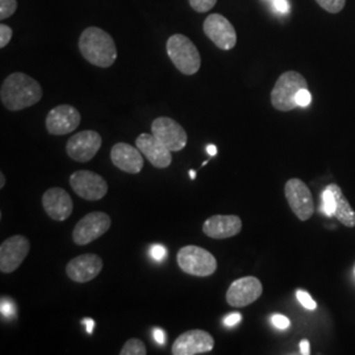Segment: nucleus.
<instances>
[{
  "instance_id": "37",
  "label": "nucleus",
  "mask_w": 355,
  "mask_h": 355,
  "mask_svg": "<svg viewBox=\"0 0 355 355\" xmlns=\"http://www.w3.org/2000/svg\"><path fill=\"white\" fill-rule=\"evenodd\" d=\"M82 324H83V325H86V330H87V333L92 334L94 328H95V321H94L92 318H83V320H82Z\"/></svg>"
},
{
  "instance_id": "4",
  "label": "nucleus",
  "mask_w": 355,
  "mask_h": 355,
  "mask_svg": "<svg viewBox=\"0 0 355 355\" xmlns=\"http://www.w3.org/2000/svg\"><path fill=\"white\" fill-rule=\"evenodd\" d=\"M308 89L304 76L297 71H286L278 78L271 91V104L280 112H290L297 108L296 95L300 89Z\"/></svg>"
},
{
  "instance_id": "17",
  "label": "nucleus",
  "mask_w": 355,
  "mask_h": 355,
  "mask_svg": "<svg viewBox=\"0 0 355 355\" xmlns=\"http://www.w3.org/2000/svg\"><path fill=\"white\" fill-rule=\"evenodd\" d=\"M42 207L45 214L54 221L67 220L74 209L73 199L64 189L53 187L45 191L42 195Z\"/></svg>"
},
{
  "instance_id": "25",
  "label": "nucleus",
  "mask_w": 355,
  "mask_h": 355,
  "mask_svg": "<svg viewBox=\"0 0 355 355\" xmlns=\"http://www.w3.org/2000/svg\"><path fill=\"white\" fill-rule=\"evenodd\" d=\"M17 10V0H0V20L11 17Z\"/></svg>"
},
{
  "instance_id": "29",
  "label": "nucleus",
  "mask_w": 355,
  "mask_h": 355,
  "mask_svg": "<svg viewBox=\"0 0 355 355\" xmlns=\"http://www.w3.org/2000/svg\"><path fill=\"white\" fill-rule=\"evenodd\" d=\"M12 35L13 31L11 26H8L4 23L0 24V48L1 49H4L10 44Z\"/></svg>"
},
{
  "instance_id": "7",
  "label": "nucleus",
  "mask_w": 355,
  "mask_h": 355,
  "mask_svg": "<svg viewBox=\"0 0 355 355\" xmlns=\"http://www.w3.org/2000/svg\"><path fill=\"white\" fill-rule=\"evenodd\" d=\"M70 186L78 196L89 202H98L108 192L107 180L89 170H78L70 177Z\"/></svg>"
},
{
  "instance_id": "32",
  "label": "nucleus",
  "mask_w": 355,
  "mask_h": 355,
  "mask_svg": "<svg viewBox=\"0 0 355 355\" xmlns=\"http://www.w3.org/2000/svg\"><path fill=\"white\" fill-rule=\"evenodd\" d=\"M150 254H152L153 259H155L157 262H161L165 259L166 252L165 246L162 245H154L150 249Z\"/></svg>"
},
{
  "instance_id": "27",
  "label": "nucleus",
  "mask_w": 355,
  "mask_h": 355,
  "mask_svg": "<svg viewBox=\"0 0 355 355\" xmlns=\"http://www.w3.org/2000/svg\"><path fill=\"white\" fill-rule=\"evenodd\" d=\"M296 297H297L299 303L303 305L305 309H308V311H315V309L318 308L316 302L312 299V296H311V295H309L306 291L297 290V291H296Z\"/></svg>"
},
{
  "instance_id": "36",
  "label": "nucleus",
  "mask_w": 355,
  "mask_h": 355,
  "mask_svg": "<svg viewBox=\"0 0 355 355\" xmlns=\"http://www.w3.org/2000/svg\"><path fill=\"white\" fill-rule=\"evenodd\" d=\"M299 347H300V354H311V345H309L308 340H303V341L300 343V345H299Z\"/></svg>"
},
{
  "instance_id": "13",
  "label": "nucleus",
  "mask_w": 355,
  "mask_h": 355,
  "mask_svg": "<svg viewBox=\"0 0 355 355\" xmlns=\"http://www.w3.org/2000/svg\"><path fill=\"white\" fill-rule=\"evenodd\" d=\"M214 337L202 329H192L180 334L173 345L171 353L174 355L205 354L214 350Z\"/></svg>"
},
{
  "instance_id": "22",
  "label": "nucleus",
  "mask_w": 355,
  "mask_h": 355,
  "mask_svg": "<svg viewBox=\"0 0 355 355\" xmlns=\"http://www.w3.org/2000/svg\"><path fill=\"white\" fill-rule=\"evenodd\" d=\"M121 355H146V346L139 338H130L124 343L123 349L120 350Z\"/></svg>"
},
{
  "instance_id": "9",
  "label": "nucleus",
  "mask_w": 355,
  "mask_h": 355,
  "mask_svg": "<svg viewBox=\"0 0 355 355\" xmlns=\"http://www.w3.org/2000/svg\"><path fill=\"white\" fill-rule=\"evenodd\" d=\"M203 31L205 36L221 51H230L237 44L234 26L220 13H211L204 20Z\"/></svg>"
},
{
  "instance_id": "23",
  "label": "nucleus",
  "mask_w": 355,
  "mask_h": 355,
  "mask_svg": "<svg viewBox=\"0 0 355 355\" xmlns=\"http://www.w3.org/2000/svg\"><path fill=\"white\" fill-rule=\"evenodd\" d=\"M322 204H321V211L327 216H334L336 212V196L333 193V191L330 190L329 187H327L324 192H322Z\"/></svg>"
},
{
  "instance_id": "31",
  "label": "nucleus",
  "mask_w": 355,
  "mask_h": 355,
  "mask_svg": "<svg viewBox=\"0 0 355 355\" xmlns=\"http://www.w3.org/2000/svg\"><path fill=\"white\" fill-rule=\"evenodd\" d=\"M311 103H312V95H311L309 89H300L297 92V95H296V104H297V107L304 108V107H308Z\"/></svg>"
},
{
  "instance_id": "5",
  "label": "nucleus",
  "mask_w": 355,
  "mask_h": 355,
  "mask_svg": "<svg viewBox=\"0 0 355 355\" xmlns=\"http://www.w3.org/2000/svg\"><path fill=\"white\" fill-rule=\"evenodd\" d=\"M177 262L183 272L199 278L211 277L217 270L215 255L196 245L182 248L178 252Z\"/></svg>"
},
{
  "instance_id": "24",
  "label": "nucleus",
  "mask_w": 355,
  "mask_h": 355,
  "mask_svg": "<svg viewBox=\"0 0 355 355\" xmlns=\"http://www.w3.org/2000/svg\"><path fill=\"white\" fill-rule=\"evenodd\" d=\"M316 1L322 10L329 13L341 12L346 4V0H316Z\"/></svg>"
},
{
  "instance_id": "38",
  "label": "nucleus",
  "mask_w": 355,
  "mask_h": 355,
  "mask_svg": "<svg viewBox=\"0 0 355 355\" xmlns=\"http://www.w3.org/2000/svg\"><path fill=\"white\" fill-rule=\"evenodd\" d=\"M205 150H207V153L211 155V157H215L216 154H217V146L216 145H208L207 148H205Z\"/></svg>"
},
{
  "instance_id": "6",
  "label": "nucleus",
  "mask_w": 355,
  "mask_h": 355,
  "mask_svg": "<svg viewBox=\"0 0 355 355\" xmlns=\"http://www.w3.org/2000/svg\"><path fill=\"white\" fill-rule=\"evenodd\" d=\"M111 217L104 212H89L76 223L73 230V241L85 246L101 239L111 228Z\"/></svg>"
},
{
  "instance_id": "39",
  "label": "nucleus",
  "mask_w": 355,
  "mask_h": 355,
  "mask_svg": "<svg viewBox=\"0 0 355 355\" xmlns=\"http://www.w3.org/2000/svg\"><path fill=\"white\" fill-rule=\"evenodd\" d=\"M4 186H6V177H4L3 173H0V189L3 190Z\"/></svg>"
},
{
  "instance_id": "8",
  "label": "nucleus",
  "mask_w": 355,
  "mask_h": 355,
  "mask_svg": "<svg viewBox=\"0 0 355 355\" xmlns=\"http://www.w3.org/2000/svg\"><path fill=\"white\" fill-rule=\"evenodd\" d=\"M284 193L292 212L300 221H306L312 217L315 212L313 196L309 187L302 179L292 178L287 180L284 186Z\"/></svg>"
},
{
  "instance_id": "15",
  "label": "nucleus",
  "mask_w": 355,
  "mask_h": 355,
  "mask_svg": "<svg viewBox=\"0 0 355 355\" xmlns=\"http://www.w3.org/2000/svg\"><path fill=\"white\" fill-rule=\"evenodd\" d=\"M80 114L76 107L61 104L51 110L46 116L45 124L48 132L53 136H64L74 132L80 124Z\"/></svg>"
},
{
  "instance_id": "18",
  "label": "nucleus",
  "mask_w": 355,
  "mask_h": 355,
  "mask_svg": "<svg viewBox=\"0 0 355 355\" xmlns=\"http://www.w3.org/2000/svg\"><path fill=\"white\" fill-rule=\"evenodd\" d=\"M136 146L146 157V159L157 168H167L173 162V152L168 150L157 137H154L153 133L140 135L136 140Z\"/></svg>"
},
{
  "instance_id": "28",
  "label": "nucleus",
  "mask_w": 355,
  "mask_h": 355,
  "mask_svg": "<svg viewBox=\"0 0 355 355\" xmlns=\"http://www.w3.org/2000/svg\"><path fill=\"white\" fill-rule=\"evenodd\" d=\"M0 311H1V315L4 318H15V315H16V305H15V303H13L10 297L3 296L1 297V303H0Z\"/></svg>"
},
{
  "instance_id": "30",
  "label": "nucleus",
  "mask_w": 355,
  "mask_h": 355,
  "mask_svg": "<svg viewBox=\"0 0 355 355\" xmlns=\"http://www.w3.org/2000/svg\"><path fill=\"white\" fill-rule=\"evenodd\" d=\"M271 324L279 330L288 329L291 327V321L290 318L283 316V315H272L271 316Z\"/></svg>"
},
{
  "instance_id": "33",
  "label": "nucleus",
  "mask_w": 355,
  "mask_h": 355,
  "mask_svg": "<svg viewBox=\"0 0 355 355\" xmlns=\"http://www.w3.org/2000/svg\"><path fill=\"white\" fill-rule=\"evenodd\" d=\"M241 313H230L227 318H224V324L232 328V327H236L237 324L241 322Z\"/></svg>"
},
{
  "instance_id": "14",
  "label": "nucleus",
  "mask_w": 355,
  "mask_h": 355,
  "mask_svg": "<svg viewBox=\"0 0 355 355\" xmlns=\"http://www.w3.org/2000/svg\"><path fill=\"white\" fill-rule=\"evenodd\" d=\"M263 292L261 280L255 277H243L234 280L227 291V302L230 306L243 308L253 304Z\"/></svg>"
},
{
  "instance_id": "35",
  "label": "nucleus",
  "mask_w": 355,
  "mask_h": 355,
  "mask_svg": "<svg viewBox=\"0 0 355 355\" xmlns=\"http://www.w3.org/2000/svg\"><path fill=\"white\" fill-rule=\"evenodd\" d=\"M153 336H154V340L159 343V345H165L166 334L164 330L157 328V329H154V331H153Z\"/></svg>"
},
{
  "instance_id": "26",
  "label": "nucleus",
  "mask_w": 355,
  "mask_h": 355,
  "mask_svg": "<svg viewBox=\"0 0 355 355\" xmlns=\"http://www.w3.org/2000/svg\"><path fill=\"white\" fill-rule=\"evenodd\" d=\"M191 8L199 13H205L211 11L217 3V0H189Z\"/></svg>"
},
{
  "instance_id": "12",
  "label": "nucleus",
  "mask_w": 355,
  "mask_h": 355,
  "mask_svg": "<svg viewBox=\"0 0 355 355\" xmlns=\"http://www.w3.org/2000/svg\"><path fill=\"white\" fill-rule=\"evenodd\" d=\"M31 243L29 240L21 236L16 234L0 245V271L3 274H11L16 271L21 263L24 262L26 255L29 253Z\"/></svg>"
},
{
  "instance_id": "2",
  "label": "nucleus",
  "mask_w": 355,
  "mask_h": 355,
  "mask_svg": "<svg viewBox=\"0 0 355 355\" xmlns=\"http://www.w3.org/2000/svg\"><path fill=\"white\" fill-rule=\"evenodd\" d=\"M79 51L83 58L98 67H111L117 60V48L110 33L98 26L86 28L79 37Z\"/></svg>"
},
{
  "instance_id": "21",
  "label": "nucleus",
  "mask_w": 355,
  "mask_h": 355,
  "mask_svg": "<svg viewBox=\"0 0 355 355\" xmlns=\"http://www.w3.org/2000/svg\"><path fill=\"white\" fill-rule=\"evenodd\" d=\"M330 190L333 191L336 196V212L334 216L336 218L343 224L347 228H354L355 227V211L352 208L349 200L343 195V190L337 184H329L328 186Z\"/></svg>"
},
{
  "instance_id": "19",
  "label": "nucleus",
  "mask_w": 355,
  "mask_h": 355,
  "mask_svg": "<svg viewBox=\"0 0 355 355\" xmlns=\"http://www.w3.org/2000/svg\"><path fill=\"white\" fill-rule=\"evenodd\" d=\"M242 229V220L236 215H215L205 220L203 233L209 239L225 240L237 236Z\"/></svg>"
},
{
  "instance_id": "11",
  "label": "nucleus",
  "mask_w": 355,
  "mask_h": 355,
  "mask_svg": "<svg viewBox=\"0 0 355 355\" xmlns=\"http://www.w3.org/2000/svg\"><path fill=\"white\" fill-rule=\"evenodd\" d=\"M102 148V137L96 130H83L67 141L66 152L76 162H89Z\"/></svg>"
},
{
  "instance_id": "10",
  "label": "nucleus",
  "mask_w": 355,
  "mask_h": 355,
  "mask_svg": "<svg viewBox=\"0 0 355 355\" xmlns=\"http://www.w3.org/2000/svg\"><path fill=\"white\" fill-rule=\"evenodd\" d=\"M152 133L154 137L161 141L171 152H180L187 145V133L184 128L171 117L161 116L152 123Z\"/></svg>"
},
{
  "instance_id": "34",
  "label": "nucleus",
  "mask_w": 355,
  "mask_h": 355,
  "mask_svg": "<svg viewBox=\"0 0 355 355\" xmlns=\"http://www.w3.org/2000/svg\"><path fill=\"white\" fill-rule=\"evenodd\" d=\"M275 10L280 13H287L290 11V4L287 0H272Z\"/></svg>"
},
{
  "instance_id": "41",
  "label": "nucleus",
  "mask_w": 355,
  "mask_h": 355,
  "mask_svg": "<svg viewBox=\"0 0 355 355\" xmlns=\"http://www.w3.org/2000/svg\"><path fill=\"white\" fill-rule=\"evenodd\" d=\"M354 278H355V265H354Z\"/></svg>"
},
{
  "instance_id": "16",
  "label": "nucleus",
  "mask_w": 355,
  "mask_h": 355,
  "mask_svg": "<svg viewBox=\"0 0 355 355\" xmlns=\"http://www.w3.org/2000/svg\"><path fill=\"white\" fill-rule=\"evenodd\" d=\"M103 270V259L96 254H82L73 258L67 266L66 274L76 283H87L94 280Z\"/></svg>"
},
{
  "instance_id": "40",
  "label": "nucleus",
  "mask_w": 355,
  "mask_h": 355,
  "mask_svg": "<svg viewBox=\"0 0 355 355\" xmlns=\"http://www.w3.org/2000/svg\"><path fill=\"white\" fill-rule=\"evenodd\" d=\"M190 178L191 179H195V178H196V173H195V170H190Z\"/></svg>"
},
{
  "instance_id": "20",
  "label": "nucleus",
  "mask_w": 355,
  "mask_h": 355,
  "mask_svg": "<svg viewBox=\"0 0 355 355\" xmlns=\"http://www.w3.org/2000/svg\"><path fill=\"white\" fill-rule=\"evenodd\" d=\"M142 153L136 146L125 142H117L111 149V161L119 170L128 174H139L144 168Z\"/></svg>"
},
{
  "instance_id": "3",
  "label": "nucleus",
  "mask_w": 355,
  "mask_h": 355,
  "mask_svg": "<svg viewBox=\"0 0 355 355\" xmlns=\"http://www.w3.org/2000/svg\"><path fill=\"white\" fill-rule=\"evenodd\" d=\"M166 51L171 62L184 76H195L202 66V57L195 44L184 35H173L166 42Z\"/></svg>"
},
{
  "instance_id": "1",
  "label": "nucleus",
  "mask_w": 355,
  "mask_h": 355,
  "mask_svg": "<svg viewBox=\"0 0 355 355\" xmlns=\"http://www.w3.org/2000/svg\"><path fill=\"white\" fill-rule=\"evenodd\" d=\"M42 99V89L36 79L24 73L7 76L0 89V101L8 111H21Z\"/></svg>"
}]
</instances>
